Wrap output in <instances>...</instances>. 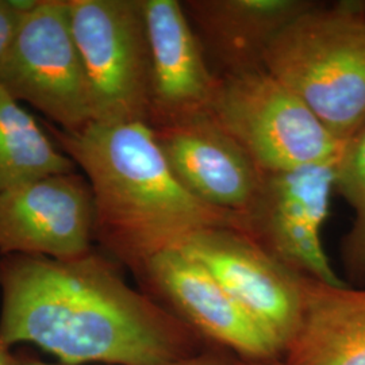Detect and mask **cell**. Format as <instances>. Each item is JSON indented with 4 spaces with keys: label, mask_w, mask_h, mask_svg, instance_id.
Returning <instances> with one entry per match:
<instances>
[{
    "label": "cell",
    "mask_w": 365,
    "mask_h": 365,
    "mask_svg": "<svg viewBox=\"0 0 365 365\" xmlns=\"http://www.w3.org/2000/svg\"><path fill=\"white\" fill-rule=\"evenodd\" d=\"M282 365H365V287L303 277L299 327Z\"/></svg>",
    "instance_id": "14"
},
{
    "label": "cell",
    "mask_w": 365,
    "mask_h": 365,
    "mask_svg": "<svg viewBox=\"0 0 365 365\" xmlns=\"http://www.w3.org/2000/svg\"><path fill=\"white\" fill-rule=\"evenodd\" d=\"M179 248L214 276L283 354L299 327L304 276L288 269L245 233L229 227L200 230Z\"/></svg>",
    "instance_id": "9"
},
{
    "label": "cell",
    "mask_w": 365,
    "mask_h": 365,
    "mask_svg": "<svg viewBox=\"0 0 365 365\" xmlns=\"http://www.w3.org/2000/svg\"><path fill=\"white\" fill-rule=\"evenodd\" d=\"M93 195L86 178L45 176L0 192V257L72 260L93 247Z\"/></svg>",
    "instance_id": "10"
},
{
    "label": "cell",
    "mask_w": 365,
    "mask_h": 365,
    "mask_svg": "<svg viewBox=\"0 0 365 365\" xmlns=\"http://www.w3.org/2000/svg\"><path fill=\"white\" fill-rule=\"evenodd\" d=\"M0 86L63 130H80L91 123L90 87L68 0H41L24 16L1 66Z\"/></svg>",
    "instance_id": "6"
},
{
    "label": "cell",
    "mask_w": 365,
    "mask_h": 365,
    "mask_svg": "<svg viewBox=\"0 0 365 365\" xmlns=\"http://www.w3.org/2000/svg\"><path fill=\"white\" fill-rule=\"evenodd\" d=\"M19 365H66L61 364V363H48V361H43V360H39L37 357H33V356H29V354H24V356H19Z\"/></svg>",
    "instance_id": "20"
},
{
    "label": "cell",
    "mask_w": 365,
    "mask_h": 365,
    "mask_svg": "<svg viewBox=\"0 0 365 365\" xmlns=\"http://www.w3.org/2000/svg\"><path fill=\"white\" fill-rule=\"evenodd\" d=\"M45 128L91 185L93 241L133 274L200 230L242 232L240 218L202 202L178 180L148 123L91 122L66 131L48 122Z\"/></svg>",
    "instance_id": "2"
},
{
    "label": "cell",
    "mask_w": 365,
    "mask_h": 365,
    "mask_svg": "<svg viewBox=\"0 0 365 365\" xmlns=\"http://www.w3.org/2000/svg\"><path fill=\"white\" fill-rule=\"evenodd\" d=\"M314 0H187L184 11L220 76L262 68L274 38Z\"/></svg>",
    "instance_id": "13"
},
{
    "label": "cell",
    "mask_w": 365,
    "mask_h": 365,
    "mask_svg": "<svg viewBox=\"0 0 365 365\" xmlns=\"http://www.w3.org/2000/svg\"><path fill=\"white\" fill-rule=\"evenodd\" d=\"M0 365H19V356L11 352V348L7 346L0 339Z\"/></svg>",
    "instance_id": "19"
},
{
    "label": "cell",
    "mask_w": 365,
    "mask_h": 365,
    "mask_svg": "<svg viewBox=\"0 0 365 365\" xmlns=\"http://www.w3.org/2000/svg\"><path fill=\"white\" fill-rule=\"evenodd\" d=\"M218 81L210 115L261 170L339 160L345 143L264 66Z\"/></svg>",
    "instance_id": "4"
},
{
    "label": "cell",
    "mask_w": 365,
    "mask_h": 365,
    "mask_svg": "<svg viewBox=\"0 0 365 365\" xmlns=\"http://www.w3.org/2000/svg\"><path fill=\"white\" fill-rule=\"evenodd\" d=\"M249 365H282L280 360H274V361H265V363H250Z\"/></svg>",
    "instance_id": "21"
},
{
    "label": "cell",
    "mask_w": 365,
    "mask_h": 365,
    "mask_svg": "<svg viewBox=\"0 0 365 365\" xmlns=\"http://www.w3.org/2000/svg\"><path fill=\"white\" fill-rule=\"evenodd\" d=\"M73 172L76 164L0 86V192L45 176Z\"/></svg>",
    "instance_id": "15"
},
{
    "label": "cell",
    "mask_w": 365,
    "mask_h": 365,
    "mask_svg": "<svg viewBox=\"0 0 365 365\" xmlns=\"http://www.w3.org/2000/svg\"><path fill=\"white\" fill-rule=\"evenodd\" d=\"M22 19L24 15L16 13L9 0H0V71L13 46Z\"/></svg>",
    "instance_id": "17"
},
{
    "label": "cell",
    "mask_w": 365,
    "mask_h": 365,
    "mask_svg": "<svg viewBox=\"0 0 365 365\" xmlns=\"http://www.w3.org/2000/svg\"><path fill=\"white\" fill-rule=\"evenodd\" d=\"M334 190L353 210L352 226L341 241L344 280L352 287H365V126L345 144Z\"/></svg>",
    "instance_id": "16"
},
{
    "label": "cell",
    "mask_w": 365,
    "mask_h": 365,
    "mask_svg": "<svg viewBox=\"0 0 365 365\" xmlns=\"http://www.w3.org/2000/svg\"><path fill=\"white\" fill-rule=\"evenodd\" d=\"M92 122L149 120L150 46L143 0H68Z\"/></svg>",
    "instance_id": "5"
},
{
    "label": "cell",
    "mask_w": 365,
    "mask_h": 365,
    "mask_svg": "<svg viewBox=\"0 0 365 365\" xmlns=\"http://www.w3.org/2000/svg\"><path fill=\"white\" fill-rule=\"evenodd\" d=\"M339 160L284 170H261L242 233L300 276L342 286L322 245Z\"/></svg>",
    "instance_id": "7"
},
{
    "label": "cell",
    "mask_w": 365,
    "mask_h": 365,
    "mask_svg": "<svg viewBox=\"0 0 365 365\" xmlns=\"http://www.w3.org/2000/svg\"><path fill=\"white\" fill-rule=\"evenodd\" d=\"M262 66L346 144L365 126V0L315 1L274 38Z\"/></svg>",
    "instance_id": "3"
},
{
    "label": "cell",
    "mask_w": 365,
    "mask_h": 365,
    "mask_svg": "<svg viewBox=\"0 0 365 365\" xmlns=\"http://www.w3.org/2000/svg\"><path fill=\"white\" fill-rule=\"evenodd\" d=\"M134 276L143 292L209 345L250 363L280 360L282 351L274 339L184 249L158 253Z\"/></svg>",
    "instance_id": "8"
},
{
    "label": "cell",
    "mask_w": 365,
    "mask_h": 365,
    "mask_svg": "<svg viewBox=\"0 0 365 365\" xmlns=\"http://www.w3.org/2000/svg\"><path fill=\"white\" fill-rule=\"evenodd\" d=\"M119 267L95 249L72 260L0 257V339L66 365H163L210 346Z\"/></svg>",
    "instance_id": "1"
},
{
    "label": "cell",
    "mask_w": 365,
    "mask_h": 365,
    "mask_svg": "<svg viewBox=\"0 0 365 365\" xmlns=\"http://www.w3.org/2000/svg\"><path fill=\"white\" fill-rule=\"evenodd\" d=\"M150 46L148 125L167 128L211 113L218 76L178 0H143Z\"/></svg>",
    "instance_id": "11"
},
{
    "label": "cell",
    "mask_w": 365,
    "mask_h": 365,
    "mask_svg": "<svg viewBox=\"0 0 365 365\" xmlns=\"http://www.w3.org/2000/svg\"><path fill=\"white\" fill-rule=\"evenodd\" d=\"M152 130L178 180L202 202L242 222L261 170L215 119L207 114Z\"/></svg>",
    "instance_id": "12"
},
{
    "label": "cell",
    "mask_w": 365,
    "mask_h": 365,
    "mask_svg": "<svg viewBox=\"0 0 365 365\" xmlns=\"http://www.w3.org/2000/svg\"><path fill=\"white\" fill-rule=\"evenodd\" d=\"M163 365H249V361L237 357L233 353L210 345L200 352Z\"/></svg>",
    "instance_id": "18"
}]
</instances>
